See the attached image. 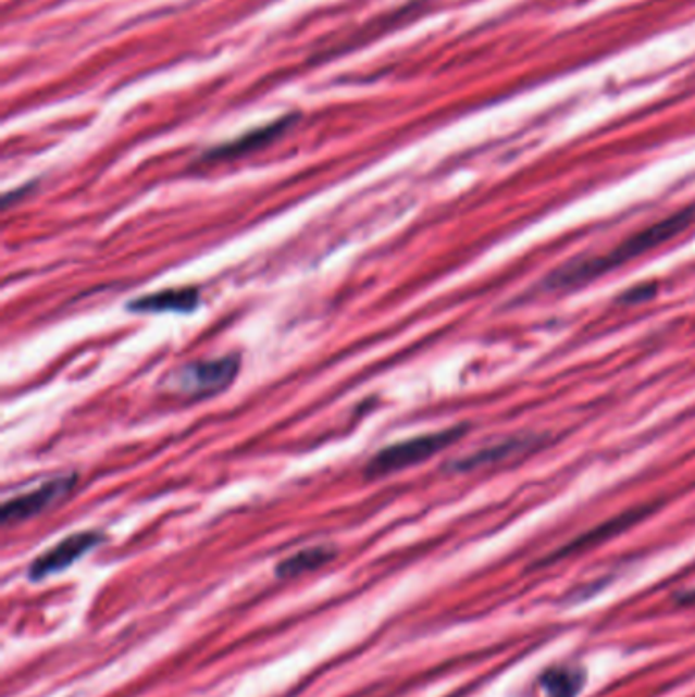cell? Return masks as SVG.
<instances>
[{"instance_id": "8fae6325", "label": "cell", "mask_w": 695, "mask_h": 697, "mask_svg": "<svg viewBox=\"0 0 695 697\" xmlns=\"http://www.w3.org/2000/svg\"><path fill=\"white\" fill-rule=\"evenodd\" d=\"M337 557V549L328 547V545H319V547H310V549H302V551L294 552L288 559H284L277 568H275V575L280 580H291V577H300L308 571H317L323 568L326 563H331Z\"/></svg>"}, {"instance_id": "5b68a950", "label": "cell", "mask_w": 695, "mask_h": 697, "mask_svg": "<svg viewBox=\"0 0 695 697\" xmlns=\"http://www.w3.org/2000/svg\"><path fill=\"white\" fill-rule=\"evenodd\" d=\"M655 510H657V506H648V503H645V506L631 508V510L618 514L615 519L606 520V522L598 524L596 528H592V531L583 533L582 536H578L575 540L567 543L566 547L557 549V551L553 552L547 559H543L541 565H550V563L561 561V559L571 557V555H578V552H585L594 549V547H599V545H604L606 540H610V538H616V536L631 531L632 526H636L638 522H643V520L650 516Z\"/></svg>"}, {"instance_id": "52a82bcc", "label": "cell", "mask_w": 695, "mask_h": 697, "mask_svg": "<svg viewBox=\"0 0 695 697\" xmlns=\"http://www.w3.org/2000/svg\"><path fill=\"white\" fill-rule=\"evenodd\" d=\"M294 121H296V116H284V119L275 121L272 125H265L261 129L251 130V133L243 135V137L231 141V144L214 147V149L204 153L202 160L204 162H227V160H237L243 155H249V153L258 151L261 147L270 146L274 139H277L284 130L290 127Z\"/></svg>"}, {"instance_id": "7a4b0ae2", "label": "cell", "mask_w": 695, "mask_h": 697, "mask_svg": "<svg viewBox=\"0 0 695 697\" xmlns=\"http://www.w3.org/2000/svg\"><path fill=\"white\" fill-rule=\"evenodd\" d=\"M239 356L200 359L167 373L165 379H162L163 388L184 400H207L225 391L239 375Z\"/></svg>"}, {"instance_id": "3957f363", "label": "cell", "mask_w": 695, "mask_h": 697, "mask_svg": "<svg viewBox=\"0 0 695 697\" xmlns=\"http://www.w3.org/2000/svg\"><path fill=\"white\" fill-rule=\"evenodd\" d=\"M463 435H468V426H454V428H445L438 433H429V435H419V437L394 443L386 449H382L380 453L373 455L368 468H365V477L377 480V477H384L389 473H398V471L421 465L431 457L451 447L459 438H463Z\"/></svg>"}, {"instance_id": "ba28073f", "label": "cell", "mask_w": 695, "mask_h": 697, "mask_svg": "<svg viewBox=\"0 0 695 697\" xmlns=\"http://www.w3.org/2000/svg\"><path fill=\"white\" fill-rule=\"evenodd\" d=\"M200 304V290L186 286V288H167L160 293L139 296L127 304L131 312L137 314H162V312H176V314H190Z\"/></svg>"}, {"instance_id": "6da1fadb", "label": "cell", "mask_w": 695, "mask_h": 697, "mask_svg": "<svg viewBox=\"0 0 695 697\" xmlns=\"http://www.w3.org/2000/svg\"><path fill=\"white\" fill-rule=\"evenodd\" d=\"M692 225H695V204L673 212L663 221L653 223L650 227L634 233L629 239H624L622 244L616 245L615 249L610 253H606V256L569 261V263L557 267L553 274H549L543 286L547 290H555V293L583 288V286L592 284L594 279H599V277L615 272L618 267H622L624 263L638 260V258L650 253L653 249L663 247L665 244L673 241L675 237H680L681 233H685Z\"/></svg>"}, {"instance_id": "8992f818", "label": "cell", "mask_w": 695, "mask_h": 697, "mask_svg": "<svg viewBox=\"0 0 695 697\" xmlns=\"http://www.w3.org/2000/svg\"><path fill=\"white\" fill-rule=\"evenodd\" d=\"M100 540H102V535H98L97 531H84V533L65 536L64 540H60L55 547H51L49 551L39 555L33 561L32 568H29V577L39 582L49 575H55L64 569L72 568L84 555H88L95 547H98Z\"/></svg>"}, {"instance_id": "7c38bea8", "label": "cell", "mask_w": 695, "mask_h": 697, "mask_svg": "<svg viewBox=\"0 0 695 697\" xmlns=\"http://www.w3.org/2000/svg\"><path fill=\"white\" fill-rule=\"evenodd\" d=\"M657 294L655 284H645V286H634L629 293L620 296V302L624 304H636V302H648Z\"/></svg>"}, {"instance_id": "277c9868", "label": "cell", "mask_w": 695, "mask_h": 697, "mask_svg": "<svg viewBox=\"0 0 695 697\" xmlns=\"http://www.w3.org/2000/svg\"><path fill=\"white\" fill-rule=\"evenodd\" d=\"M76 482H78L76 473H67V475L53 477L46 484L35 487L29 494L15 496V498L7 500V502L2 503V510H0V522L4 526H11L16 522H25V520L33 519V516H39L41 512H46L49 508H53L55 503L65 500L72 494V489L76 487Z\"/></svg>"}, {"instance_id": "9c48e42d", "label": "cell", "mask_w": 695, "mask_h": 697, "mask_svg": "<svg viewBox=\"0 0 695 697\" xmlns=\"http://www.w3.org/2000/svg\"><path fill=\"white\" fill-rule=\"evenodd\" d=\"M541 440L534 437H517L508 438V440H500L492 447H485L482 451L477 453L469 455V457H463V459H457L454 461L447 470L459 471V473H466V471L480 470V468H485V465H494V463H500V461H508L517 455L526 453L531 451L533 447H536Z\"/></svg>"}, {"instance_id": "30bf717a", "label": "cell", "mask_w": 695, "mask_h": 697, "mask_svg": "<svg viewBox=\"0 0 695 697\" xmlns=\"http://www.w3.org/2000/svg\"><path fill=\"white\" fill-rule=\"evenodd\" d=\"M585 683V673L580 667H550L538 677L543 697H578Z\"/></svg>"}]
</instances>
